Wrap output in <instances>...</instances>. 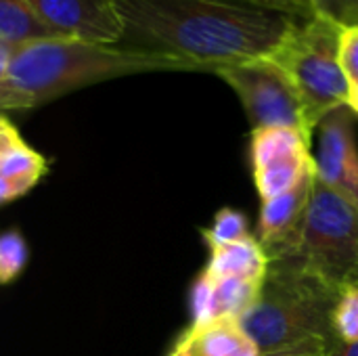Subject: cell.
<instances>
[{
    "instance_id": "7c38bea8",
    "label": "cell",
    "mask_w": 358,
    "mask_h": 356,
    "mask_svg": "<svg viewBox=\"0 0 358 356\" xmlns=\"http://www.w3.org/2000/svg\"><path fill=\"white\" fill-rule=\"evenodd\" d=\"M178 344L189 356H260L235 319H218L199 327H189Z\"/></svg>"
},
{
    "instance_id": "8992f818",
    "label": "cell",
    "mask_w": 358,
    "mask_h": 356,
    "mask_svg": "<svg viewBox=\"0 0 358 356\" xmlns=\"http://www.w3.org/2000/svg\"><path fill=\"white\" fill-rule=\"evenodd\" d=\"M216 76L224 80L239 97L252 130L294 128L313 141L304 126L300 97L287 73L271 57L222 67Z\"/></svg>"
},
{
    "instance_id": "277c9868",
    "label": "cell",
    "mask_w": 358,
    "mask_h": 356,
    "mask_svg": "<svg viewBox=\"0 0 358 356\" xmlns=\"http://www.w3.org/2000/svg\"><path fill=\"white\" fill-rule=\"evenodd\" d=\"M342 29L323 17L298 21L268 55L292 80L310 136L325 115L348 103L350 84L340 63Z\"/></svg>"
},
{
    "instance_id": "d6986e66",
    "label": "cell",
    "mask_w": 358,
    "mask_h": 356,
    "mask_svg": "<svg viewBox=\"0 0 358 356\" xmlns=\"http://www.w3.org/2000/svg\"><path fill=\"white\" fill-rule=\"evenodd\" d=\"M317 17L340 27H358V0H313Z\"/></svg>"
},
{
    "instance_id": "4316f807",
    "label": "cell",
    "mask_w": 358,
    "mask_h": 356,
    "mask_svg": "<svg viewBox=\"0 0 358 356\" xmlns=\"http://www.w3.org/2000/svg\"><path fill=\"white\" fill-rule=\"evenodd\" d=\"M17 136H19V134H17V130H15V128L6 130V132H4V134L0 136V151H2V149H4V147L8 145V143H13V141H15Z\"/></svg>"
},
{
    "instance_id": "ffe728a7",
    "label": "cell",
    "mask_w": 358,
    "mask_h": 356,
    "mask_svg": "<svg viewBox=\"0 0 358 356\" xmlns=\"http://www.w3.org/2000/svg\"><path fill=\"white\" fill-rule=\"evenodd\" d=\"M250 2H254L256 6L266 8L271 13H279V15H285V17H292L298 21H308V19L317 17L313 0H250Z\"/></svg>"
},
{
    "instance_id": "f1b7e54d",
    "label": "cell",
    "mask_w": 358,
    "mask_h": 356,
    "mask_svg": "<svg viewBox=\"0 0 358 356\" xmlns=\"http://www.w3.org/2000/svg\"><path fill=\"white\" fill-rule=\"evenodd\" d=\"M10 128H13V126H10V124H8V122H6V120H4V118L0 115V136H2V134H4L6 130H10Z\"/></svg>"
},
{
    "instance_id": "ac0fdd59",
    "label": "cell",
    "mask_w": 358,
    "mask_h": 356,
    "mask_svg": "<svg viewBox=\"0 0 358 356\" xmlns=\"http://www.w3.org/2000/svg\"><path fill=\"white\" fill-rule=\"evenodd\" d=\"M27 260V248L19 233H4L0 237V283H10Z\"/></svg>"
},
{
    "instance_id": "4fadbf2b",
    "label": "cell",
    "mask_w": 358,
    "mask_h": 356,
    "mask_svg": "<svg viewBox=\"0 0 358 356\" xmlns=\"http://www.w3.org/2000/svg\"><path fill=\"white\" fill-rule=\"evenodd\" d=\"M268 269V258L256 237H245L235 243L210 248L206 273L212 277H237L262 283Z\"/></svg>"
},
{
    "instance_id": "cb8c5ba5",
    "label": "cell",
    "mask_w": 358,
    "mask_h": 356,
    "mask_svg": "<svg viewBox=\"0 0 358 356\" xmlns=\"http://www.w3.org/2000/svg\"><path fill=\"white\" fill-rule=\"evenodd\" d=\"M13 52H15V46L0 42V86L6 82V73H8V65H10Z\"/></svg>"
},
{
    "instance_id": "8fae6325",
    "label": "cell",
    "mask_w": 358,
    "mask_h": 356,
    "mask_svg": "<svg viewBox=\"0 0 358 356\" xmlns=\"http://www.w3.org/2000/svg\"><path fill=\"white\" fill-rule=\"evenodd\" d=\"M260 287L262 283L256 281L237 277H212L203 271L191 292V327H199L218 319L239 321L256 304Z\"/></svg>"
},
{
    "instance_id": "9c48e42d",
    "label": "cell",
    "mask_w": 358,
    "mask_h": 356,
    "mask_svg": "<svg viewBox=\"0 0 358 356\" xmlns=\"http://www.w3.org/2000/svg\"><path fill=\"white\" fill-rule=\"evenodd\" d=\"M34 13L59 36L92 44L117 46L124 25L113 0H25Z\"/></svg>"
},
{
    "instance_id": "d4e9b609",
    "label": "cell",
    "mask_w": 358,
    "mask_h": 356,
    "mask_svg": "<svg viewBox=\"0 0 358 356\" xmlns=\"http://www.w3.org/2000/svg\"><path fill=\"white\" fill-rule=\"evenodd\" d=\"M327 356H358V340L357 342H340Z\"/></svg>"
},
{
    "instance_id": "484cf974",
    "label": "cell",
    "mask_w": 358,
    "mask_h": 356,
    "mask_svg": "<svg viewBox=\"0 0 358 356\" xmlns=\"http://www.w3.org/2000/svg\"><path fill=\"white\" fill-rule=\"evenodd\" d=\"M348 109L355 113V115H358V82H355V84H350V90H348Z\"/></svg>"
},
{
    "instance_id": "52a82bcc",
    "label": "cell",
    "mask_w": 358,
    "mask_h": 356,
    "mask_svg": "<svg viewBox=\"0 0 358 356\" xmlns=\"http://www.w3.org/2000/svg\"><path fill=\"white\" fill-rule=\"evenodd\" d=\"M313 141L294 128L252 130L250 162L262 201L283 195L315 172Z\"/></svg>"
},
{
    "instance_id": "5bb4252c",
    "label": "cell",
    "mask_w": 358,
    "mask_h": 356,
    "mask_svg": "<svg viewBox=\"0 0 358 356\" xmlns=\"http://www.w3.org/2000/svg\"><path fill=\"white\" fill-rule=\"evenodd\" d=\"M59 38L25 0H0V42L23 46L36 40Z\"/></svg>"
},
{
    "instance_id": "83f0119b",
    "label": "cell",
    "mask_w": 358,
    "mask_h": 356,
    "mask_svg": "<svg viewBox=\"0 0 358 356\" xmlns=\"http://www.w3.org/2000/svg\"><path fill=\"white\" fill-rule=\"evenodd\" d=\"M168 356H189V355H187V353H185V348H182V346H180L178 342H176L174 350H172V353H170V355H168Z\"/></svg>"
},
{
    "instance_id": "3957f363",
    "label": "cell",
    "mask_w": 358,
    "mask_h": 356,
    "mask_svg": "<svg viewBox=\"0 0 358 356\" xmlns=\"http://www.w3.org/2000/svg\"><path fill=\"white\" fill-rule=\"evenodd\" d=\"M342 290L310 273L300 258L271 260L256 304L239 319L260 356L323 342L329 353L340 344L334 313Z\"/></svg>"
},
{
    "instance_id": "7402d4cb",
    "label": "cell",
    "mask_w": 358,
    "mask_h": 356,
    "mask_svg": "<svg viewBox=\"0 0 358 356\" xmlns=\"http://www.w3.org/2000/svg\"><path fill=\"white\" fill-rule=\"evenodd\" d=\"M34 185H36V180H17V178H4V176H0V204L10 201V199L23 195Z\"/></svg>"
},
{
    "instance_id": "603a6c76",
    "label": "cell",
    "mask_w": 358,
    "mask_h": 356,
    "mask_svg": "<svg viewBox=\"0 0 358 356\" xmlns=\"http://www.w3.org/2000/svg\"><path fill=\"white\" fill-rule=\"evenodd\" d=\"M329 355V348L327 344L323 342H317V340H310V342H302L294 348H287V350H281V353H275V355L266 356H327Z\"/></svg>"
},
{
    "instance_id": "7a4b0ae2",
    "label": "cell",
    "mask_w": 358,
    "mask_h": 356,
    "mask_svg": "<svg viewBox=\"0 0 358 356\" xmlns=\"http://www.w3.org/2000/svg\"><path fill=\"white\" fill-rule=\"evenodd\" d=\"M147 71H182V67L170 57L141 48L48 38L15 48L6 86L29 109L82 86Z\"/></svg>"
},
{
    "instance_id": "30bf717a",
    "label": "cell",
    "mask_w": 358,
    "mask_h": 356,
    "mask_svg": "<svg viewBox=\"0 0 358 356\" xmlns=\"http://www.w3.org/2000/svg\"><path fill=\"white\" fill-rule=\"evenodd\" d=\"M313 178L315 172L292 191L262 201L256 239L262 245L268 262L298 256Z\"/></svg>"
},
{
    "instance_id": "44dd1931",
    "label": "cell",
    "mask_w": 358,
    "mask_h": 356,
    "mask_svg": "<svg viewBox=\"0 0 358 356\" xmlns=\"http://www.w3.org/2000/svg\"><path fill=\"white\" fill-rule=\"evenodd\" d=\"M340 63L348 84L358 82V27H344L340 36Z\"/></svg>"
},
{
    "instance_id": "ba28073f",
    "label": "cell",
    "mask_w": 358,
    "mask_h": 356,
    "mask_svg": "<svg viewBox=\"0 0 358 356\" xmlns=\"http://www.w3.org/2000/svg\"><path fill=\"white\" fill-rule=\"evenodd\" d=\"M319 145L315 176L329 189L358 206V147L355 136V113L348 105L334 109L315 130Z\"/></svg>"
},
{
    "instance_id": "5b68a950",
    "label": "cell",
    "mask_w": 358,
    "mask_h": 356,
    "mask_svg": "<svg viewBox=\"0 0 358 356\" xmlns=\"http://www.w3.org/2000/svg\"><path fill=\"white\" fill-rule=\"evenodd\" d=\"M296 258L338 290L358 287V206L317 176Z\"/></svg>"
},
{
    "instance_id": "9a60e30c",
    "label": "cell",
    "mask_w": 358,
    "mask_h": 356,
    "mask_svg": "<svg viewBox=\"0 0 358 356\" xmlns=\"http://www.w3.org/2000/svg\"><path fill=\"white\" fill-rule=\"evenodd\" d=\"M46 172V162L29 149L19 136L0 151V176L17 180H36Z\"/></svg>"
},
{
    "instance_id": "2e32d148",
    "label": "cell",
    "mask_w": 358,
    "mask_h": 356,
    "mask_svg": "<svg viewBox=\"0 0 358 356\" xmlns=\"http://www.w3.org/2000/svg\"><path fill=\"white\" fill-rule=\"evenodd\" d=\"M245 237H250L248 218H245V214H241L233 208H222L216 214L214 225L210 229H203V239H206L208 248L235 243Z\"/></svg>"
},
{
    "instance_id": "6da1fadb",
    "label": "cell",
    "mask_w": 358,
    "mask_h": 356,
    "mask_svg": "<svg viewBox=\"0 0 358 356\" xmlns=\"http://www.w3.org/2000/svg\"><path fill=\"white\" fill-rule=\"evenodd\" d=\"M122 44L174 59L182 71H210L268 57L298 19L250 0H113Z\"/></svg>"
},
{
    "instance_id": "e0dca14e",
    "label": "cell",
    "mask_w": 358,
    "mask_h": 356,
    "mask_svg": "<svg viewBox=\"0 0 358 356\" xmlns=\"http://www.w3.org/2000/svg\"><path fill=\"white\" fill-rule=\"evenodd\" d=\"M334 327L340 342H357L358 340V287H346L340 294L334 313Z\"/></svg>"
}]
</instances>
